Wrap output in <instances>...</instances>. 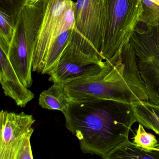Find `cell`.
<instances>
[{
  "instance_id": "cell-1",
  "label": "cell",
  "mask_w": 159,
  "mask_h": 159,
  "mask_svg": "<svg viewBox=\"0 0 159 159\" xmlns=\"http://www.w3.org/2000/svg\"><path fill=\"white\" fill-rule=\"evenodd\" d=\"M63 113L66 127L78 139L82 152L102 158L129 138L136 122L132 104L112 99L70 101Z\"/></svg>"
},
{
  "instance_id": "cell-2",
  "label": "cell",
  "mask_w": 159,
  "mask_h": 159,
  "mask_svg": "<svg viewBox=\"0 0 159 159\" xmlns=\"http://www.w3.org/2000/svg\"><path fill=\"white\" fill-rule=\"evenodd\" d=\"M49 0H30L20 14L9 52L18 78L27 88L32 84L33 53Z\"/></svg>"
},
{
  "instance_id": "cell-3",
  "label": "cell",
  "mask_w": 159,
  "mask_h": 159,
  "mask_svg": "<svg viewBox=\"0 0 159 159\" xmlns=\"http://www.w3.org/2000/svg\"><path fill=\"white\" fill-rule=\"evenodd\" d=\"M106 25L101 55L104 61L119 54L130 40L142 14L141 0H104Z\"/></svg>"
},
{
  "instance_id": "cell-4",
  "label": "cell",
  "mask_w": 159,
  "mask_h": 159,
  "mask_svg": "<svg viewBox=\"0 0 159 159\" xmlns=\"http://www.w3.org/2000/svg\"><path fill=\"white\" fill-rule=\"evenodd\" d=\"M75 14L71 40L84 52L102 59L107 18L104 0H77Z\"/></svg>"
},
{
  "instance_id": "cell-5",
  "label": "cell",
  "mask_w": 159,
  "mask_h": 159,
  "mask_svg": "<svg viewBox=\"0 0 159 159\" xmlns=\"http://www.w3.org/2000/svg\"><path fill=\"white\" fill-rule=\"evenodd\" d=\"M104 64L105 61L100 57L81 50L70 37L59 59L48 73L49 80L63 85L73 80L97 75Z\"/></svg>"
},
{
  "instance_id": "cell-6",
  "label": "cell",
  "mask_w": 159,
  "mask_h": 159,
  "mask_svg": "<svg viewBox=\"0 0 159 159\" xmlns=\"http://www.w3.org/2000/svg\"><path fill=\"white\" fill-rule=\"evenodd\" d=\"M36 121L33 116L2 110L0 113V159H16L27 137L32 135Z\"/></svg>"
},
{
  "instance_id": "cell-7",
  "label": "cell",
  "mask_w": 159,
  "mask_h": 159,
  "mask_svg": "<svg viewBox=\"0 0 159 159\" xmlns=\"http://www.w3.org/2000/svg\"><path fill=\"white\" fill-rule=\"evenodd\" d=\"M72 2V0H49L34 49L33 71L41 74L43 71L55 30L63 14Z\"/></svg>"
},
{
  "instance_id": "cell-8",
  "label": "cell",
  "mask_w": 159,
  "mask_h": 159,
  "mask_svg": "<svg viewBox=\"0 0 159 159\" xmlns=\"http://www.w3.org/2000/svg\"><path fill=\"white\" fill-rule=\"evenodd\" d=\"M10 44L0 38V82L5 95L11 98L21 107L34 98V94L18 78L9 57Z\"/></svg>"
},
{
  "instance_id": "cell-9",
  "label": "cell",
  "mask_w": 159,
  "mask_h": 159,
  "mask_svg": "<svg viewBox=\"0 0 159 159\" xmlns=\"http://www.w3.org/2000/svg\"><path fill=\"white\" fill-rule=\"evenodd\" d=\"M104 159H159V143L156 149L149 150L137 146L129 138L111 151Z\"/></svg>"
},
{
  "instance_id": "cell-10",
  "label": "cell",
  "mask_w": 159,
  "mask_h": 159,
  "mask_svg": "<svg viewBox=\"0 0 159 159\" xmlns=\"http://www.w3.org/2000/svg\"><path fill=\"white\" fill-rule=\"evenodd\" d=\"M137 122L159 135V105L150 101H139L132 104Z\"/></svg>"
},
{
  "instance_id": "cell-11",
  "label": "cell",
  "mask_w": 159,
  "mask_h": 159,
  "mask_svg": "<svg viewBox=\"0 0 159 159\" xmlns=\"http://www.w3.org/2000/svg\"><path fill=\"white\" fill-rule=\"evenodd\" d=\"M70 102L64 85L58 83H54L48 90L43 91L39 98V105L42 107L62 112L67 109Z\"/></svg>"
},
{
  "instance_id": "cell-12",
  "label": "cell",
  "mask_w": 159,
  "mask_h": 159,
  "mask_svg": "<svg viewBox=\"0 0 159 159\" xmlns=\"http://www.w3.org/2000/svg\"><path fill=\"white\" fill-rule=\"evenodd\" d=\"M72 31V30H70L64 31L55 39L48 51L45 59L44 69L42 74H48L53 67L68 43Z\"/></svg>"
},
{
  "instance_id": "cell-13",
  "label": "cell",
  "mask_w": 159,
  "mask_h": 159,
  "mask_svg": "<svg viewBox=\"0 0 159 159\" xmlns=\"http://www.w3.org/2000/svg\"><path fill=\"white\" fill-rule=\"evenodd\" d=\"M142 14L139 22L150 26H159V5L150 0H141Z\"/></svg>"
},
{
  "instance_id": "cell-14",
  "label": "cell",
  "mask_w": 159,
  "mask_h": 159,
  "mask_svg": "<svg viewBox=\"0 0 159 159\" xmlns=\"http://www.w3.org/2000/svg\"><path fill=\"white\" fill-rule=\"evenodd\" d=\"M30 0H0V11L11 17L15 26Z\"/></svg>"
},
{
  "instance_id": "cell-15",
  "label": "cell",
  "mask_w": 159,
  "mask_h": 159,
  "mask_svg": "<svg viewBox=\"0 0 159 159\" xmlns=\"http://www.w3.org/2000/svg\"><path fill=\"white\" fill-rule=\"evenodd\" d=\"M133 139V142L137 146L149 150L156 149L159 145L155 136L146 132L144 126L140 123L139 124Z\"/></svg>"
},
{
  "instance_id": "cell-16",
  "label": "cell",
  "mask_w": 159,
  "mask_h": 159,
  "mask_svg": "<svg viewBox=\"0 0 159 159\" xmlns=\"http://www.w3.org/2000/svg\"><path fill=\"white\" fill-rule=\"evenodd\" d=\"M75 3L72 1L63 14L55 30L53 42L62 32L74 28L75 24Z\"/></svg>"
},
{
  "instance_id": "cell-17",
  "label": "cell",
  "mask_w": 159,
  "mask_h": 159,
  "mask_svg": "<svg viewBox=\"0 0 159 159\" xmlns=\"http://www.w3.org/2000/svg\"><path fill=\"white\" fill-rule=\"evenodd\" d=\"M15 26L11 18L0 11V37L5 39L11 45L15 32Z\"/></svg>"
},
{
  "instance_id": "cell-18",
  "label": "cell",
  "mask_w": 159,
  "mask_h": 159,
  "mask_svg": "<svg viewBox=\"0 0 159 159\" xmlns=\"http://www.w3.org/2000/svg\"><path fill=\"white\" fill-rule=\"evenodd\" d=\"M31 135L27 137L20 148L16 159H33V153L30 144Z\"/></svg>"
},
{
  "instance_id": "cell-19",
  "label": "cell",
  "mask_w": 159,
  "mask_h": 159,
  "mask_svg": "<svg viewBox=\"0 0 159 159\" xmlns=\"http://www.w3.org/2000/svg\"><path fill=\"white\" fill-rule=\"evenodd\" d=\"M154 2L155 3H157V4L159 5V0H150Z\"/></svg>"
}]
</instances>
